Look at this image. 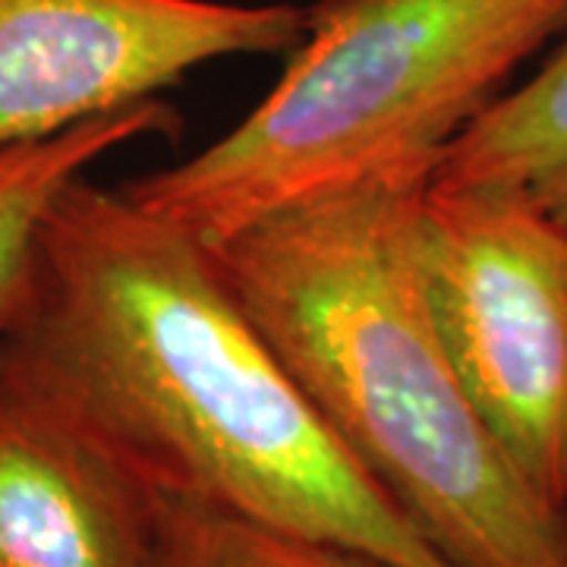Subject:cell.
I'll return each mask as SVG.
<instances>
[{"label": "cell", "instance_id": "9c48e42d", "mask_svg": "<svg viewBox=\"0 0 567 567\" xmlns=\"http://www.w3.org/2000/svg\"><path fill=\"white\" fill-rule=\"evenodd\" d=\"M155 567H394L328 539L268 527L230 511L158 498Z\"/></svg>", "mask_w": 567, "mask_h": 567}, {"label": "cell", "instance_id": "7a4b0ae2", "mask_svg": "<svg viewBox=\"0 0 567 567\" xmlns=\"http://www.w3.org/2000/svg\"><path fill=\"white\" fill-rule=\"evenodd\" d=\"M385 177L208 244L324 423L451 567H567V507L488 429L435 334L413 218Z\"/></svg>", "mask_w": 567, "mask_h": 567}, {"label": "cell", "instance_id": "6da1fadb", "mask_svg": "<svg viewBox=\"0 0 567 567\" xmlns=\"http://www.w3.org/2000/svg\"><path fill=\"white\" fill-rule=\"evenodd\" d=\"M0 382L145 492L451 567L324 423L196 234L85 174L41 224Z\"/></svg>", "mask_w": 567, "mask_h": 567}, {"label": "cell", "instance_id": "8992f818", "mask_svg": "<svg viewBox=\"0 0 567 567\" xmlns=\"http://www.w3.org/2000/svg\"><path fill=\"white\" fill-rule=\"evenodd\" d=\"M158 498L0 382V567H155Z\"/></svg>", "mask_w": 567, "mask_h": 567}, {"label": "cell", "instance_id": "ba28073f", "mask_svg": "<svg viewBox=\"0 0 567 567\" xmlns=\"http://www.w3.org/2000/svg\"><path fill=\"white\" fill-rule=\"evenodd\" d=\"M177 126V111L152 99L48 140L0 148V324L20 297L41 224L63 189L107 155L133 142L171 136Z\"/></svg>", "mask_w": 567, "mask_h": 567}, {"label": "cell", "instance_id": "52a82bcc", "mask_svg": "<svg viewBox=\"0 0 567 567\" xmlns=\"http://www.w3.org/2000/svg\"><path fill=\"white\" fill-rule=\"evenodd\" d=\"M432 181L511 189L567 218V32L447 145Z\"/></svg>", "mask_w": 567, "mask_h": 567}, {"label": "cell", "instance_id": "5b68a950", "mask_svg": "<svg viewBox=\"0 0 567 567\" xmlns=\"http://www.w3.org/2000/svg\"><path fill=\"white\" fill-rule=\"evenodd\" d=\"M306 20L287 0H0V148L162 99L215 61L290 54Z\"/></svg>", "mask_w": 567, "mask_h": 567}, {"label": "cell", "instance_id": "3957f363", "mask_svg": "<svg viewBox=\"0 0 567 567\" xmlns=\"http://www.w3.org/2000/svg\"><path fill=\"white\" fill-rule=\"evenodd\" d=\"M567 32V0H319L281 80L203 152L123 183L205 244L447 145Z\"/></svg>", "mask_w": 567, "mask_h": 567}, {"label": "cell", "instance_id": "277c9868", "mask_svg": "<svg viewBox=\"0 0 567 567\" xmlns=\"http://www.w3.org/2000/svg\"><path fill=\"white\" fill-rule=\"evenodd\" d=\"M413 246L466 394L533 488L567 507V218L511 189L429 181Z\"/></svg>", "mask_w": 567, "mask_h": 567}]
</instances>
